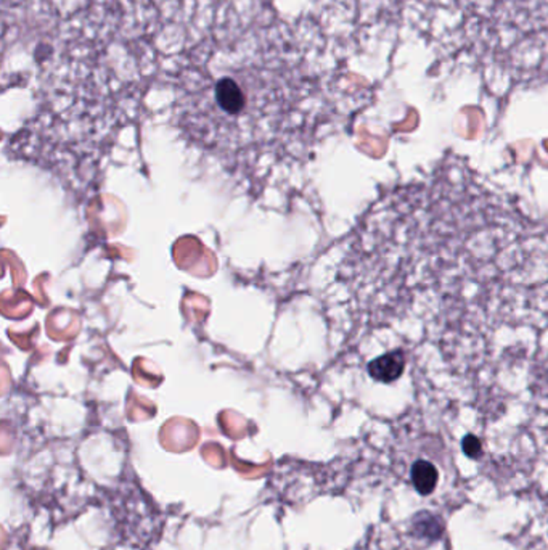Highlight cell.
Segmentation results:
<instances>
[{
  "label": "cell",
  "mask_w": 548,
  "mask_h": 550,
  "mask_svg": "<svg viewBox=\"0 0 548 550\" xmlns=\"http://www.w3.org/2000/svg\"><path fill=\"white\" fill-rule=\"evenodd\" d=\"M405 370V352L402 350L386 352L380 358L368 362L367 372L374 378L375 382L389 383L397 382Z\"/></svg>",
  "instance_id": "obj_3"
},
{
  "label": "cell",
  "mask_w": 548,
  "mask_h": 550,
  "mask_svg": "<svg viewBox=\"0 0 548 550\" xmlns=\"http://www.w3.org/2000/svg\"><path fill=\"white\" fill-rule=\"evenodd\" d=\"M462 448H464V452L468 457L480 458L481 454H482V444H481V439L478 436H464V441H462Z\"/></svg>",
  "instance_id": "obj_6"
},
{
  "label": "cell",
  "mask_w": 548,
  "mask_h": 550,
  "mask_svg": "<svg viewBox=\"0 0 548 550\" xmlns=\"http://www.w3.org/2000/svg\"><path fill=\"white\" fill-rule=\"evenodd\" d=\"M439 480L438 468L428 460H417L411 466V483L420 494L428 496L433 492Z\"/></svg>",
  "instance_id": "obj_4"
},
{
  "label": "cell",
  "mask_w": 548,
  "mask_h": 550,
  "mask_svg": "<svg viewBox=\"0 0 548 550\" xmlns=\"http://www.w3.org/2000/svg\"><path fill=\"white\" fill-rule=\"evenodd\" d=\"M411 529H413L415 535L419 536L420 539H428V541L439 539L442 536V531H444L441 519L428 512L419 513L413 519Z\"/></svg>",
  "instance_id": "obj_5"
},
{
  "label": "cell",
  "mask_w": 548,
  "mask_h": 550,
  "mask_svg": "<svg viewBox=\"0 0 548 550\" xmlns=\"http://www.w3.org/2000/svg\"><path fill=\"white\" fill-rule=\"evenodd\" d=\"M166 20L168 0H2L4 79L32 102L24 146L100 156L137 111Z\"/></svg>",
  "instance_id": "obj_2"
},
{
  "label": "cell",
  "mask_w": 548,
  "mask_h": 550,
  "mask_svg": "<svg viewBox=\"0 0 548 550\" xmlns=\"http://www.w3.org/2000/svg\"><path fill=\"white\" fill-rule=\"evenodd\" d=\"M171 87L183 140L246 182L303 161L319 126L309 26L289 23L269 0H203Z\"/></svg>",
  "instance_id": "obj_1"
}]
</instances>
